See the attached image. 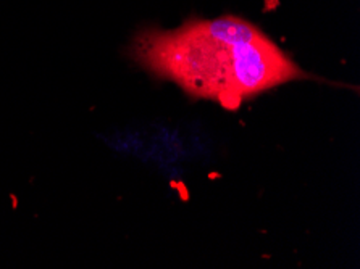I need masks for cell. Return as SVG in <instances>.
<instances>
[{"label": "cell", "mask_w": 360, "mask_h": 269, "mask_svg": "<svg viewBox=\"0 0 360 269\" xmlns=\"http://www.w3.org/2000/svg\"><path fill=\"white\" fill-rule=\"evenodd\" d=\"M136 58L188 94L212 98L236 110L304 71L250 21L234 15L189 20L176 29H150L136 36Z\"/></svg>", "instance_id": "1"}]
</instances>
